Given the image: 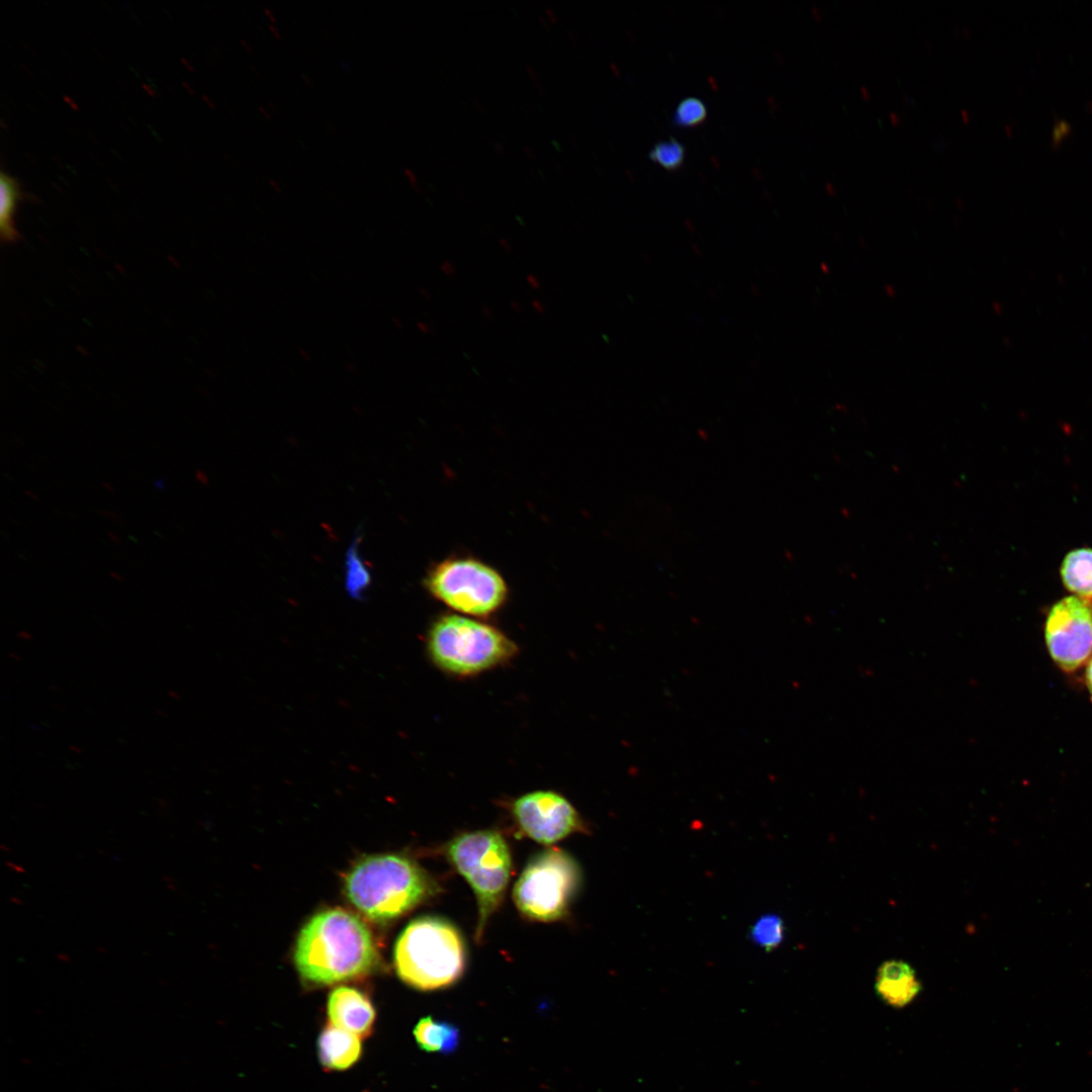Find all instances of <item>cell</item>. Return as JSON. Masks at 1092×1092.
Here are the masks:
<instances>
[{
  "instance_id": "obj_2",
  "label": "cell",
  "mask_w": 1092,
  "mask_h": 1092,
  "mask_svg": "<svg viewBox=\"0 0 1092 1092\" xmlns=\"http://www.w3.org/2000/svg\"><path fill=\"white\" fill-rule=\"evenodd\" d=\"M350 902L375 921L399 917L436 890L430 877L412 859L396 854L361 859L348 874Z\"/></svg>"
},
{
  "instance_id": "obj_9",
  "label": "cell",
  "mask_w": 1092,
  "mask_h": 1092,
  "mask_svg": "<svg viewBox=\"0 0 1092 1092\" xmlns=\"http://www.w3.org/2000/svg\"><path fill=\"white\" fill-rule=\"evenodd\" d=\"M1045 641L1053 659L1067 671L1078 668L1092 652V613L1078 597H1066L1051 609Z\"/></svg>"
},
{
  "instance_id": "obj_1",
  "label": "cell",
  "mask_w": 1092,
  "mask_h": 1092,
  "mask_svg": "<svg viewBox=\"0 0 1092 1092\" xmlns=\"http://www.w3.org/2000/svg\"><path fill=\"white\" fill-rule=\"evenodd\" d=\"M377 951L368 927L352 913L329 909L308 920L298 935L294 963L302 979L332 985L368 974Z\"/></svg>"
},
{
  "instance_id": "obj_40",
  "label": "cell",
  "mask_w": 1092,
  "mask_h": 1092,
  "mask_svg": "<svg viewBox=\"0 0 1092 1092\" xmlns=\"http://www.w3.org/2000/svg\"><path fill=\"white\" fill-rule=\"evenodd\" d=\"M524 150L530 158H535L534 153L528 147H524Z\"/></svg>"
},
{
  "instance_id": "obj_3",
  "label": "cell",
  "mask_w": 1092,
  "mask_h": 1092,
  "mask_svg": "<svg viewBox=\"0 0 1092 1092\" xmlns=\"http://www.w3.org/2000/svg\"><path fill=\"white\" fill-rule=\"evenodd\" d=\"M466 963L458 928L439 916L411 921L394 947L396 974L406 985L431 991L449 987L462 976Z\"/></svg>"
},
{
  "instance_id": "obj_39",
  "label": "cell",
  "mask_w": 1092,
  "mask_h": 1092,
  "mask_svg": "<svg viewBox=\"0 0 1092 1092\" xmlns=\"http://www.w3.org/2000/svg\"><path fill=\"white\" fill-rule=\"evenodd\" d=\"M24 493H25V494H26L27 496H29V497L33 498L34 500H35V499H37V496H36V495L34 494V492H32V491H30V490H28V489L24 490Z\"/></svg>"
},
{
  "instance_id": "obj_43",
  "label": "cell",
  "mask_w": 1092,
  "mask_h": 1092,
  "mask_svg": "<svg viewBox=\"0 0 1092 1092\" xmlns=\"http://www.w3.org/2000/svg\"><path fill=\"white\" fill-rule=\"evenodd\" d=\"M539 19H540V21H541V22L543 23V25H544V26H545L546 28H548V24H547L546 20L544 19V17H542V16L540 15V16H539Z\"/></svg>"
},
{
  "instance_id": "obj_36",
  "label": "cell",
  "mask_w": 1092,
  "mask_h": 1092,
  "mask_svg": "<svg viewBox=\"0 0 1092 1092\" xmlns=\"http://www.w3.org/2000/svg\"><path fill=\"white\" fill-rule=\"evenodd\" d=\"M269 183H270V185H271V186H272V187H273L274 189H276L277 191H280V190H281L280 184H279V183H278V182H277L276 180L274 181V180L270 179V180H269Z\"/></svg>"
},
{
  "instance_id": "obj_11",
  "label": "cell",
  "mask_w": 1092,
  "mask_h": 1092,
  "mask_svg": "<svg viewBox=\"0 0 1092 1092\" xmlns=\"http://www.w3.org/2000/svg\"><path fill=\"white\" fill-rule=\"evenodd\" d=\"M875 987L885 1003L897 1008L911 1003L921 990L914 969L899 960H891L881 965Z\"/></svg>"
},
{
  "instance_id": "obj_26",
  "label": "cell",
  "mask_w": 1092,
  "mask_h": 1092,
  "mask_svg": "<svg viewBox=\"0 0 1092 1092\" xmlns=\"http://www.w3.org/2000/svg\"><path fill=\"white\" fill-rule=\"evenodd\" d=\"M480 311H481V314H482V316L484 318L489 320V321L493 318V312H492V310L490 309L489 306L482 305L481 308H480Z\"/></svg>"
},
{
  "instance_id": "obj_14",
  "label": "cell",
  "mask_w": 1092,
  "mask_h": 1092,
  "mask_svg": "<svg viewBox=\"0 0 1092 1092\" xmlns=\"http://www.w3.org/2000/svg\"><path fill=\"white\" fill-rule=\"evenodd\" d=\"M414 1036L419 1046L431 1053H451L459 1043V1029L431 1016L421 1018L414 1027Z\"/></svg>"
},
{
  "instance_id": "obj_21",
  "label": "cell",
  "mask_w": 1092,
  "mask_h": 1092,
  "mask_svg": "<svg viewBox=\"0 0 1092 1092\" xmlns=\"http://www.w3.org/2000/svg\"><path fill=\"white\" fill-rule=\"evenodd\" d=\"M440 269L446 276H454L456 274V267L449 260L443 261L440 265Z\"/></svg>"
},
{
  "instance_id": "obj_45",
  "label": "cell",
  "mask_w": 1092,
  "mask_h": 1092,
  "mask_svg": "<svg viewBox=\"0 0 1092 1092\" xmlns=\"http://www.w3.org/2000/svg\"><path fill=\"white\" fill-rule=\"evenodd\" d=\"M568 35H569V37H570V38L572 39V41H574V39H575V36H574V34H573V33H572L571 31H568Z\"/></svg>"
},
{
  "instance_id": "obj_4",
  "label": "cell",
  "mask_w": 1092,
  "mask_h": 1092,
  "mask_svg": "<svg viewBox=\"0 0 1092 1092\" xmlns=\"http://www.w3.org/2000/svg\"><path fill=\"white\" fill-rule=\"evenodd\" d=\"M427 650L440 670L461 677L508 663L518 651L516 643L496 627L457 614L442 615L432 623Z\"/></svg>"
},
{
  "instance_id": "obj_8",
  "label": "cell",
  "mask_w": 1092,
  "mask_h": 1092,
  "mask_svg": "<svg viewBox=\"0 0 1092 1092\" xmlns=\"http://www.w3.org/2000/svg\"><path fill=\"white\" fill-rule=\"evenodd\" d=\"M512 815L520 830L531 839L551 844L575 832L585 831V825L572 804L553 791H534L514 800Z\"/></svg>"
},
{
  "instance_id": "obj_19",
  "label": "cell",
  "mask_w": 1092,
  "mask_h": 1092,
  "mask_svg": "<svg viewBox=\"0 0 1092 1092\" xmlns=\"http://www.w3.org/2000/svg\"><path fill=\"white\" fill-rule=\"evenodd\" d=\"M708 115L705 102L695 96L682 98L674 109L673 122L682 127H694L703 123Z\"/></svg>"
},
{
  "instance_id": "obj_5",
  "label": "cell",
  "mask_w": 1092,
  "mask_h": 1092,
  "mask_svg": "<svg viewBox=\"0 0 1092 1092\" xmlns=\"http://www.w3.org/2000/svg\"><path fill=\"white\" fill-rule=\"evenodd\" d=\"M446 855L473 890L478 908L475 938H482L490 915L500 905L512 872L505 838L494 830L466 832L446 846Z\"/></svg>"
},
{
  "instance_id": "obj_42",
  "label": "cell",
  "mask_w": 1092,
  "mask_h": 1092,
  "mask_svg": "<svg viewBox=\"0 0 1092 1092\" xmlns=\"http://www.w3.org/2000/svg\"><path fill=\"white\" fill-rule=\"evenodd\" d=\"M536 87H537V88L539 89V91H540L541 93H544V88H543V86H542V85H541V84H540L539 82H536Z\"/></svg>"
},
{
  "instance_id": "obj_13",
  "label": "cell",
  "mask_w": 1092,
  "mask_h": 1092,
  "mask_svg": "<svg viewBox=\"0 0 1092 1092\" xmlns=\"http://www.w3.org/2000/svg\"><path fill=\"white\" fill-rule=\"evenodd\" d=\"M1065 586L1081 600L1092 599V549L1080 548L1069 552L1061 566Z\"/></svg>"
},
{
  "instance_id": "obj_31",
  "label": "cell",
  "mask_w": 1092,
  "mask_h": 1092,
  "mask_svg": "<svg viewBox=\"0 0 1092 1092\" xmlns=\"http://www.w3.org/2000/svg\"><path fill=\"white\" fill-rule=\"evenodd\" d=\"M526 70L529 73V75L532 77V79L535 80L536 82H538V76H537L536 70L534 68H532L531 66H526Z\"/></svg>"
},
{
  "instance_id": "obj_7",
  "label": "cell",
  "mask_w": 1092,
  "mask_h": 1092,
  "mask_svg": "<svg viewBox=\"0 0 1092 1092\" xmlns=\"http://www.w3.org/2000/svg\"><path fill=\"white\" fill-rule=\"evenodd\" d=\"M425 585L438 601L461 615L488 617L507 602L509 588L491 566L471 557H452L430 568Z\"/></svg>"
},
{
  "instance_id": "obj_23",
  "label": "cell",
  "mask_w": 1092,
  "mask_h": 1092,
  "mask_svg": "<svg viewBox=\"0 0 1092 1092\" xmlns=\"http://www.w3.org/2000/svg\"><path fill=\"white\" fill-rule=\"evenodd\" d=\"M526 281H527L528 285L533 289H538L541 286L540 279L534 274H528L526 276Z\"/></svg>"
},
{
  "instance_id": "obj_25",
  "label": "cell",
  "mask_w": 1092,
  "mask_h": 1092,
  "mask_svg": "<svg viewBox=\"0 0 1092 1092\" xmlns=\"http://www.w3.org/2000/svg\"><path fill=\"white\" fill-rule=\"evenodd\" d=\"M531 305H532V308H533V309H534V310H535V311H536L537 313H540V314H542V313H544V312H545V305H544V303H543L542 301H540L539 299H533V300L531 301Z\"/></svg>"
},
{
  "instance_id": "obj_12",
  "label": "cell",
  "mask_w": 1092,
  "mask_h": 1092,
  "mask_svg": "<svg viewBox=\"0 0 1092 1092\" xmlns=\"http://www.w3.org/2000/svg\"><path fill=\"white\" fill-rule=\"evenodd\" d=\"M316 1048L320 1063L330 1071L347 1070L362 1055L361 1037L331 1023L321 1031Z\"/></svg>"
},
{
  "instance_id": "obj_20",
  "label": "cell",
  "mask_w": 1092,
  "mask_h": 1092,
  "mask_svg": "<svg viewBox=\"0 0 1092 1092\" xmlns=\"http://www.w3.org/2000/svg\"><path fill=\"white\" fill-rule=\"evenodd\" d=\"M1069 128V124L1064 121L1058 123V126H1056L1054 130V144H1056L1057 141H1061L1062 136L1068 133Z\"/></svg>"
},
{
  "instance_id": "obj_34",
  "label": "cell",
  "mask_w": 1092,
  "mask_h": 1092,
  "mask_svg": "<svg viewBox=\"0 0 1092 1092\" xmlns=\"http://www.w3.org/2000/svg\"><path fill=\"white\" fill-rule=\"evenodd\" d=\"M264 12L269 16L271 21H273V22L276 21L275 15L273 14V12L269 8L265 7Z\"/></svg>"
},
{
  "instance_id": "obj_10",
  "label": "cell",
  "mask_w": 1092,
  "mask_h": 1092,
  "mask_svg": "<svg viewBox=\"0 0 1092 1092\" xmlns=\"http://www.w3.org/2000/svg\"><path fill=\"white\" fill-rule=\"evenodd\" d=\"M327 1013L331 1024L360 1037L371 1034L376 1017L370 999L360 990L346 986L330 993Z\"/></svg>"
},
{
  "instance_id": "obj_16",
  "label": "cell",
  "mask_w": 1092,
  "mask_h": 1092,
  "mask_svg": "<svg viewBox=\"0 0 1092 1092\" xmlns=\"http://www.w3.org/2000/svg\"><path fill=\"white\" fill-rule=\"evenodd\" d=\"M346 588L353 598L360 599L371 582V574L359 555L355 541L346 556Z\"/></svg>"
},
{
  "instance_id": "obj_41",
  "label": "cell",
  "mask_w": 1092,
  "mask_h": 1092,
  "mask_svg": "<svg viewBox=\"0 0 1092 1092\" xmlns=\"http://www.w3.org/2000/svg\"><path fill=\"white\" fill-rule=\"evenodd\" d=\"M101 484H102V485H103V487H105V488H106L107 490H109V491H112V490H113V487H112V486H111V485H110V484H109L108 482H102Z\"/></svg>"
},
{
  "instance_id": "obj_18",
  "label": "cell",
  "mask_w": 1092,
  "mask_h": 1092,
  "mask_svg": "<svg viewBox=\"0 0 1092 1092\" xmlns=\"http://www.w3.org/2000/svg\"><path fill=\"white\" fill-rule=\"evenodd\" d=\"M649 158L667 171L679 169L686 158L685 146L674 138L655 143L649 151Z\"/></svg>"
},
{
  "instance_id": "obj_30",
  "label": "cell",
  "mask_w": 1092,
  "mask_h": 1092,
  "mask_svg": "<svg viewBox=\"0 0 1092 1092\" xmlns=\"http://www.w3.org/2000/svg\"><path fill=\"white\" fill-rule=\"evenodd\" d=\"M511 307L517 313H520L522 311V305H521V303L519 301H516V300L511 301Z\"/></svg>"
},
{
  "instance_id": "obj_38",
  "label": "cell",
  "mask_w": 1092,
  "mask_h": 1092,
  "mask_svg": "<svg viewBox=\"0 0 1092 1092\" xmlns=\"http://www.w3.org/2000/svg\"><path fill=\"white\" fill-rule=\"evenodd\" d=\"M494 149L497 153H504V146L500 143H494Z\"/></svg>"
},
{
  "instance_id": "obj_28",
  "label": "cell",
  "mask_w": 1092,
  "mask_h": 1092,
  "mask_svg": "<svg viewBox=\"0 0 1092 1092\" xmlns=\"http://www.w3.org/2000/svg\"><path fill=\"white\" fill-rule=\"evenodd\" d=\"M498 244L507 252L512 250L511 243L508 240L504 239V238L498 240Z\"/></svg>"
},
{
  "instance_id": "obj_37",
  "label": "cell",
  "mask_w": 1092,
  "mask_h": 1092,
  "mask_svg": "<svg viewBox=\"0 0 1092 1092\" xmlns=\"http://www.w3.org/2000/svg\"><path fill=\"white\" fill-rule=\"evenodd\" d=\"M419 328L423 333H430V331H431L430 327H428L424 323H419Z\"/></svg>"
},
{
  "instance_id": "obj_15",
  "label": "cell",
  "mask_w": 1092,
  "mask_h": 1092,
  "mask_svg": "<svg viewBox=\"0 0 1092 1092\" xmlns=\"http://www.w3.org/2000/svg\"><path fill=\"white\" fill-rule=\"evenodd\" d=\"M0 230L3 242L14 243L18 240V232L15 229L14 215L17 203L22 194L15 178L2 172L0 175Z\"/></svg>"
},
{
  "instance_id": "obj_27",
  "label": "cell",
  "mask_w": 1092,
  "mask_h": 1092,
  "mask_svg": "<svg viewBox=\"0 0 1092 1092\" xmlns=\"http://www.w3.org/2000/svg\"><path fill=\"white\" fill-rule=\"evenodd\" d=\"M1086 679H1087L1088 687H1089L1090 691L1092 692V659L1090 660V662L1088 664V667H1087V670H1086Z\"/></svg>"
},
{
  "instance_id": "obj_44",
  "label": "cell",
  "mask_w": 1092,
  "mask_h": 1092,
  "mask_svg": "<svg viewBox=\"0 0 1092 1092\" xmlns=\"http://www.w3.org/2000/svg\"><path fill=\"white\" fill-rule=\"evenodd\" d=\"M259 109H260V110H261V111L263 112V114H264L265 116H267V117H270V116H269V114H268V111H266V110L264 109V107H262V106H259Z\"/></svg>"
},
{
  "instance_id": "obj_22",
  "label": "cell",
  "mask_w": 1092,
  "mask_h": 1092,
  "mask_svg": "<svg viewBox=\"0 0 1092 1092\" xmlns=\"http://www.w3.org/2000/svg\"><path fill=\"white\" fill-rule=\"evenodd\" d=\"M403 172H404L405 176L407 177V179H408V181H410L411 185H412V186H413V187H414V188H415V189H416L417 191H420V189H419V187H418V181H417V176H416V174L414 173V171H413V170H411L410 168H404V169H403Z\"/></svg>"
},
{
  "instance_id": "obj_29",
  "label": "cell",
  "mask_w": 1092,
  "mask_h": 1092,
  "mask_svg": "<svg viewBox=\"0 0 1092 1092\" xmlns=\"http://www.w3.org/2000/svg\"><path fill=\"white\" fill-rule=\"evenodd\" d=\"M545 11H546L547 15L549 16V19H550V20H551L552 22H556V21H557V15H556V13H555V12L553 11V9H552V8H550V7H546V8H545Z\"/></svg>"
},
{
  "instance_id": "obj_17",
  "label": "cell",
  "mask_w": 1092,
  "mask_h": 1092,
  "mask_svg": "<svg viewBox=\"0 0 1092 1092\" xmlns=\"http://www.w3.org/2000/svg\"><path fill=\"white\" fill-rule=\"evenodd\" d=\"M752 941L758 946L770 951L777 948L785 938V924L783 919L775 914L761 916L750 930Z\"/></svg>"
},
{
  "instance_id": "obj_35",
  "label": "cell",
  "mask_w": 1092,
  "mask_h": 1092,
  "mask_svg": "<svg viewBox=\"0 0 1092 1092\" xmlns=\"http://www.w3.org/2000/svg\"><path fill=\"white\" fill-rule=\"evenodd\" d=\"M109 574H110L111 577H113L117 581H122L123 580V577L121 576V574H119V573H117L115 571H110Z\"/></svg>"
},
{
  "instance_id": "obj_24",
  "label": "cell",
  "mask_w": 1092,
  "mask_h": 1092,
  "mask_svg": "<svg viewBox=\"0 0 1092 1092\" xmlns=\"http://www.w3.org/2000/svg\"><path fill=\"white\" fill-rule=\"evenodd\" d=\"M99 513L106 518L112 519L116 523L121 522V516L115 511L100 510Z\"/></svg>"
},
{
  "instance_id": "obj_6",
  "label": "cell",
  "mask_w": 1092,
  "mask_h": 1092,
  "mask_svg": "<svg viewBox=\"0 0 1092 1092\" xmlns=\"http://www.w3.org/2000/svg\"><path fill=\"white\" fill-rule=\"evenodd\" d=\"M581 884L575 859L558 848L535 853L517 880L513 898L527 918L550 922L562 918Z\"/></svg>"
},
{
  "instance_id": "obj_33",
  "label": "cell",
  "mask_w": 1092,
  "mask_h": 1092,
  "mask_svg": "<svg viewBox=\"0 0 1092 1092\" xmlns=\"http://www.w3.org/2000/svg\"><path fill=\"white\" fill-rule=\"evenodd\" d=\"M269 28L272 30V32L274 33V35L276 37H278V38L280 37V31H279L278 27L275 24H270Z\"/></svg>"
},
{
  "instance_id": "obj_32",
  "label": "cell",
  "mask_w": 1092,
  "mask_h": 1092,
  "mask_svg": "<svg viewBox=\"0 0 1092 1092\" xmlns=\"http://www.w3.org/2000/svg\"><path fill=\"white\" fill-rule=\"evenodd\" d=\"M107 536L109 537V539L111 540V542H113V543H114V544H116V545H120V543H119V539H118V537H117V536L115 535V533H113V532H110V531H108V532H107Z\"/></svg>"
}]
</instances>
